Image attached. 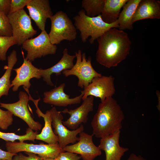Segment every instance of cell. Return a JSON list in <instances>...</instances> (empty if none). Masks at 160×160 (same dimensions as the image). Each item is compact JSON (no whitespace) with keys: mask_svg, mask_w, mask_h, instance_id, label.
<instances>
[{"mask_svg":"<svg viewBox=\"0 0 160 160\" xmlns=\"http://www.w3.org/2000/svg\"><path fill=\"white\" fill-rule=\"evenodd\" d=\"M79 134L78 142L65 146L63 148L64 151L79 154L82 160H94L96 157L101 155V150L93 142V135L83 131Z\"/></svg>","mask_w":160,"mask_h":160,"instance_id":"7c38bea8","label":"cell"},{"mask_svg":"<svg viewBox=\"0 0 160 160\" xmlns=\"http://www.w3.org/2000/svg\"><path fill=\"white\" fill-rule=\"evenodd\" d=\"M114 78L112 75L94 78L88 86L83 90V100L89 96L99 98L101 102L108 97H112L115 92Z\"/></svg>","mask_w":160,"mask_h":160,"instance_id":"30bf717a","label":"cell"},{"mask_svg":"<svg viewBox=\"0 0 160 160\" xmlns=\"http://www.w3.org/2000/svg\"><path fill=\"white\" fill-rule=\"evenodd\" d=\"M17 61L16 52L13 50L7 57L8 64L4 67L6 71L0 78V98L3 95H8L9 90L11 87L10 80L11 71Z\"/></svg>","mask_w":160,"mask_h":160,"instance_id":"603a6c76","label":"cell"},{"mask_svg":"<svg viewBox=\"0 0 160 160\" xmlns=\"http://www.w3.org/2000/svg\"><path fill=\"white\" fill-rule=\"evenodd\" d=\"M38 134V131L34 132L29 127L26 129V134L22 135H16L15 133H5L0 131V138L7 142H14L17 140H19L20 142H24L26 140L35 142L36 136Z\"/></svg>","mask_w":160,"mask_h":160,"instance_id":"d4e9b609","label":"cell"},{"mask_svg":"<svg viewBox=\"0 0 160 160\" xmlns=\"http://www.w3.org/2000/svg\"><path fill=\"white\" fill-rule=\"evenodd\" d=\"M50 19L51 28L48 35L52 44H59L63 40L71 41L75 39L76 28L66 13L58 11Z\"/></svg>","mask_w":160,"mask_h":160,"instance_id":"277c9868","label":"cell"},{"mask_svg":"<svg viewBox=\"0 0 160 160\" xmlns=\"http://www.w3.org/2000/svg\"><path fill=\"white\" fill-rule=\"evenodd\" d=\"M22 47L27 51L25 58L32 61L36 58L49 55H54L56 52L57 47L50 42L47 33L45 30L42 31L36 37L25 41Z\"/></svg>","mask_w":160,"mask_h":160,"instance_id":"52a82bcc","label":"cell"},{"mask_svg":"<svg viewBox=\"0 0 160 160\" xmlns=\"http://www.w3.org/2000/svg\"><path fill=\"white\" fill-rule=\"evenodd\" d=\"M29 16L35 22L39 28L45 30L47 19L53 15L48 0H31L26 5Z\"/></svg>","mask_w":160,"mask_h":160,"instance_id":"9a60e30c","label":"cell"},{"mask_svg":"<svg viewBox=\"0 0 160 160\" xmlns=\"http://www.w3.org/2000/svg\"><path fill=\"white\" fill-rule=\"evenodd\" d=\"M65 86V84L63 83L49 91L44 92L43 102L45 103L61 107H66L69 105L80 103L84 95L83 90L81 91V94L79 96L70 98V95L64 92Z\"/></svg>","mask_w":160,"mask_h":160,"instance_id":"2e32d148","label":"cell"},{"mask_svg":"<svg viewBox=\"0 0 160 160\" xmlns=\"http://www.w3.org/2000/svg\"><path fill=\"white\" fill-rule=\"evenodd\" d=\"M16 154L3 151L0 148V159L12 160L13 157Z\"/></svg>","mask_w":160,"mask_h":160,"instance_id":"d6a6232c","label":"cell"},{"mask_svg":"<svg viewBox=\"0 0 160 160\" xmlns=\"http://www.w3.org/2000/svg\"><path fill=\"white\" fill-rule=\"evenodd\" d=\"M128 0H105L101 14L103 20L108 24L116 22L118 18L121 9Z\"/></svg>","mask_w":160,"mask_h":160,"instance_id":"7402d4cb","label":"cell"},{"mask_svg":"<svg viewBox=\"0 0 160 160\" xmlns=\"http://www.w3.org/2000/svg\"><path fill=\"white\" fill-rule=\"evenodd\" d=\"M94 97L89 96L83 100L81 104L74 109L68 110L65 108L61 113H68L70 116L67 120L63 121V125L72 130L79 127L82 123L87 121L89 113L93 109Z\"/></svg>","mask_w":160,"mask_h":160,"instance_id":"4fadbf2b","label":"cell"},{"mask_svg":"<svg viewBox=\"0 0 160 160\" xmlns=\"http://www.w3.org/2000/svg\"><path fill=\"white\" fill-rule=\"evenodd\" d=\"M44 160H55V159L50 158H43Z\"/></svg>","mask_w":160,"mask_h":160,"instance_id":"e575fe53","label":"cell"},{"mask_svg":"<svg viewBox=\"0 0 160 160\" xmlns=\"http://www.w3.org/2000/svg\"><path fill=\"white\" fill-rule=\"evenodd\" d=\"M52 119V125L54 128V132L58 137V144L63 148L70 143L74 144L79 140L77 135L84 130L81 124L74 130H70L64 126L63 123V117L60 111L57 110L55 107L50 110Z\"/></svg>","mask_w":160,"mask_h":160,"instance_id":"9c48e42d","label":"cell"},{"mask_svg":"<svg viewBox=\"0 0 160 160\" xmlns=\"http://www.w3.org/2000/svg\"><path fill=\"white\" fill-rule=\"evenodd\" d=\"M75 55L76 58L75 64L71 69L64 70L62 72L66 77L71 75L76 76L78 79V86L84 89L94 78L101 76L102 75L93 67L91 57L89 56L87 59L85 53H82L80 49L75 52Z\"/></svg>","mask_w":160,"mask_h":160,"instance_id":"5b68a950","label":"cell"},{"mask_svg":"<svg viewBox=\"0 0 160 160\" xmlns=\"http://www.w3.org/2000/svg\"><path fill=\"white\" fill-rule=\"evenodd\" d=\"M105 0H83L81 6L86 15L94 17L101 15Z\"/></svg>","mask_w":160,"mask_h":160,"instance_id":"cb8c5ba5","label":"cell"},{"mask_svg":"<svg viewBox=\"0 0 160 160\" xmlns=\"http://www.w3.org/2000/svg\"><path fill=\"white\" fill-rule=\"evenodd\" d=\"M141 0H128L123 6L119 15L117 21L119 29L132 30V20L137 7Z\"/></svg>","mask_w":160,"mask_h":160,"instance_id":"44dd1931","label":"cell"},{"mask_svg":"<svg viewBox=\"0 0 160 160\" xmlns=\"http://www.w3.org/2000/svg\"><path fill=\"white\" fill-rule=\"evenodd\" d=\"M124 118V113L117 101L112 97L106 98L99 104L91 122L93 135L101 138L120 130Z\"/></svg>","mask_w":160,"mask_h":160,"instance_id":"7a4b0ae2","label":"cell"},{"mask_svg":"<svg viewBox=\"0 0 160 160\" xmlns=\"http://www.w3.org/2000/svg\"><path fill=\"white\" fill-rule=\"evenodd\" d=\"M13 114L8 110L4 111L0 108V128L6 130L13 122Z\"/></svg>","mask_w":160,"mask_h":160,"instance_id":"83f0119b","label":"cell"},{"mask_svg":"<svg viewBox=\"0 0 160 160\" xmlns=\"http://www.w3.org/2000/svg\"><path fill=\"white\" fill-rule=\"evenodd\" d=\"M27 92L29 95V100H32L36 106V113L39 118L41 117H43L44 121V127L41 133L36 135V139L43 141L49 144L58 143V136L54 133L52 128V119L50 110L47 111L45 113H44L38 107V102L40 99L37 100L33 99L30 94L29 91Z\"/></svg>","mask_w":160,"mask_h":160,"instance_id":"d6986e66","label":"cell"},{"mask_svg":"<svg viewBox=\"0 0 160 160\" xmlns=\"http://www.w3.org/2000/svg\"><path fill=\"white\" fill-rule=\"evenodd\" d=\"M160 18V2L155 0H141L133 16L132 23L144 19Z\"/></svg>","mask_w":160,"mask_h":160,"instance_id":"ffe728a7","label":"cell"},{"mask_svg":"<svg viewBox=\"0 0 160 160\" xmlns=\"http://www.w3.org/2000/svg\"><path fill=\"white\" fill-rule=\"evenodd\" d=\"M5 146L7 151L14 154L20 152H26L37 154L42 158L55 159L60 153L64 151L58 143L53 144H39L24 142H7Z\"/></svg>","mask_w":160,"mask_h":160,"instance_id":"ba28073f","label":"cell"},{"mask_svg":"<svg viewBox=\"0 0 160 160\" xmlns=\"http://www.w3.org/2000/svg\"><path fill=\"white\" fill-rule=\"evenodd\" d=\"M0 160H1V159H0Z\"/></svg>","mask_w":160,"mask_h":160,"instance_id":"d590c367","label":"cell"},{"mask_svg":"<svg viewBox=\"0 0 160 160\" xmlns=\"http://www.w3.org/2000/svg\"><path fill=\"white\" fill-rule=\"evenodd\" d=\"M63 54L61 59L52 66L45 69H39L40 76L43 77V80L50 86L54 85L51 78V76L52 73H55L56 76L60 75L61 72L64 70L71 69L74 65L73 61L76 58L75 55H69L67 48L64 49Z\"/></svg>","mask_w":160,"mask_h":160,"instance_id":"ac0fdd59","label":"cell"},{"mask_svg":"<svg viewBox=\"0 0 160 160\" xmlns=\"http://www.w3.org/2000/svg\"><path fill=\"white\" fill-rule=\"evenodd\" d=\"M28 155L26 156L20 153L19 154H16L14 156L12 160H44L43 159L36 154L29 152H25Z\"/></svg>","mask_w":160,"mask_h":160,"instance_id":"4dcf8cb0","label":"cell"},{"mask_svg":"<svg viewBox=\"0 0 160 160\" xmlns=\"http://www.w3.org/2000/svg\"><path fill=\"white\" fill-rule=\"evenodd\" d=\"M31 0H11L10 9L9 14L23 9Z\"/></svg>","mask_w":160,"mask_h":160,"instance_id":"f1b7e54d","label":"cell"},{"mask_svg":"<svg viewBox=\"0 0 160 160\" xmlns=\"http://www.w3.org/2000/svg\"><path fill=\"white\" fill-rule=\"evenodd\" d=\"M11 2V0H0V11L7 15L10 11Z\"/></svg>","mask_w":160,"mask_h":160,"instance_id":"1f68e13d","label":"cell"},{"mask_svg":"<svg viewBox=\"0 0 160 160\" xmlns=\"http://www.w3.org/2000/svg\"><path fill=\"white\" fill-rule=\"evenodd\" d=\"M97 40L96 60L106 68L116 66L129 54L132 42L128 34L123 30L111 28Z\"/></svg>","mask_w":160,"mask_h":160,"instance_id":"6da1fadb","label":"cell"},{"mask_svg":"<svg viewBox=\"0 0 160 160\" xmlns=\"http://www.w3.org/2000/svg\"><path fill=\"white\" fill-rule=\"evenodd\" d=\"M120 130L101 138L98 147L105 153V160H121L124 153L129 150L121 147L119 144Z\"/></svg>","mask_w":160,"mask_h":160,"instance_id":"e0dca14e","label":"cell"},{"mask_svg":"<svg viewBox=\"0 0 160 160\" xmlns=\"http://www.w3.org/2000/svg\"><path fill=\"white\" fill-rule=\"evenodd\" d=\"M23 62L19 68L14 69L16 76L11 83V87L14 92L17 90L20 86L29 89L31 86L30 81L33 78L39 79L41 78L39 73V68L35 67L31 62L23 57Z\"/></svg>","mask_w":160,"mask_h":160,"instance_id":"5bb4252c","label":"cell"},{"mask_svg":"<svg viewBox=\"0 0 160 160\" xmlns=\"http://www.w3.org/2000/svg\"><path fill=\"white\" fill-rule=\"evenodd\" d=\"M7 16L16 44L22 45L37 33L32 26L30 17L23 9L8 14Z\"/></svg>","mask_w":160,"mask_h":160,"instance_id":"8992f818","label":"cell"},{"mask_svg":"<svg viewBox=\"0 0 160 160\" xmlns=\"http://www.w3.org/2000/svg\"><path fill=\"white\" fill-rule=\"evenodd\" d=\"M127 160H146L141 155L137 156L136 154L132 153Z\"/></svg>","mask_w":160,"mask_h":160,"instance_id":"836d02e7","label":"cell"},{"mask_svg":"<svg viewBox=\"0 0 160 160\" xmlns=\"http://www.w3.org/2000/svg\"><path fill=\"white\" fill-rule=\"evenodd\" d=\"M16 44L12 36H0V60L5 61L7 59L6 53L9 49L12 46Z\"/></svg>","mask_w":160,"mask_h":160,"instance_id":"484cf974","label":"cell"},{"mask_svg":"<svg viewBox=\"0 0 160 160\" xmlns=\"http://www.w3.org/2000/svg\"><path fill=\"white\" fill-rule=\"evenodd\" d=\"M73 19L74 25L80 32L82 42H86L90 37L89 41L91 44L109 29L119 27L117 20L113 23L108 24L103 20L101 15L95 17H89L83 9L79 10Z\"/></svg>","mask_w":160,"mask_h":160,"instance_id":"3957f363","label":"cell"},{"mask_svg":"<svg viewBox=\"0 0 160 160\" xmlns=\"http://www.w3.org/2000/svg\"><path fill=\"white\" fill-rule=\"evenodd\" d=\"M80 156L73 153L63 151L60 153L55 160H79L81 159Z\"/></svg>","mask_w":160,"mask_h":160,"instance_id":"f546056e","label":"cell"},{"mask_svg":"<svg viewBox=\"0 0 160 160\" xmlns=\"http://www.w3.org/2000/svg\"><path fill=\"white\" fill-rule=\"evenodd\" d=\"M18 97L19 100L15 103H0V107L6 108L13 115L22 119L27 124L29 127L33 130H41L42 125L39 122L34 120L28 110L29 96L25 92L20 91L19 93Z\"/></svg>","mask_w":160,"mask_h":160,"instance_id":"8fae6325","label":"cell"},{"mask_svg":"<svg viewBox=\"0 0 160 160\" xmlns=\"http://www.w3.org/2000/svg\"><path fill=\"white\" fill-rule=\"evenodd\" d=\"M0 36H12V29L7 15L0 11Z\"/></svg>","mask_w":160,"mask_h":160,"instance_id":"4316f807","label":"cell"}]
</instances>
